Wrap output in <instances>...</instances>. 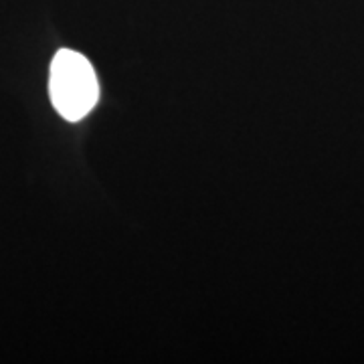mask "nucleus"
<instances>
[{
  "mask_svg": "<svg viewBox=\"0 0 364 364\" xmlns=\"http://www.w3.org/2000/svg\"><path fill=\"white\" fill-rule=\"evenodd\" d=\"M49 93L55 109L69 122H79L100 100V83L91 63L77 51L61 49L53 57Z\"/></svg>",
  "mask_w": 364,
  "mask_h": 364,
  "instance_id": "1",
  "label": "nucleus"
}]
</instances>
